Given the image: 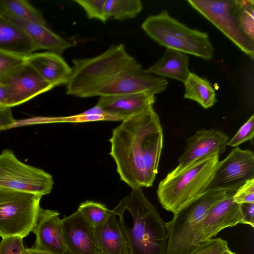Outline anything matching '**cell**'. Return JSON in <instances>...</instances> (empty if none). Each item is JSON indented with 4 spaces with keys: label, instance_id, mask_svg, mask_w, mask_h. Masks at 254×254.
<instances>
[{
    "label": "cell",
    "instance_id": "cell-26",
    "mask_svg": "<svg viewBox=\"0 0 254 254\" xmlns=\"http://www.w3.org/2000/svg\"><path fill=\"white\" fill-rule=\"evenodd\" d=\"M235 17L242 32L254 41V1L236 0Z\"/></svg>",
    "mask_w": 254,
    "mask_h": 254
},
{
    "label": "cell",
    "instance_id": "cell-30",
    "mask_svg": "<svg viewBox=\"0 0 254 254\" xmlns=\"http://www.w3.org/2000/svg\"><path fill=\"white\" fill-rule=\"evenodd\" d=\"M254 135V116L252 115L248 121L242 126L236 134L228 141L227 145L237 147L248 141L253 140Z\"/></svg>",
    "mask_w": 254,
    "mask_h": 254
},
{
    "label": "cell",
    "instance_id": "cell-3",
    "mask_svg": "<svg viewBox=\"0 0 254 254\" xmlns=\"http://www.w3.org/2000/svg\"><path fill=\"white\" fill-rule=\"evenodd\" d=\"M219 156L214 155L169 172L160 182L157 190L162 207L175 214L205 192Z\"/></svg>",
    "mask_w": 254,
    "mask_h": 254
},
{
    "label": "cell",
    "instance_id": "cell-23",
    "mask_svg": "<svg viewBox=\"0 0 254 254\" xmlns=\"http://www.w3.org/2000/svg\"><path fill=\"white\" fill-rule=\"evenodd\" d=\"M184 84L185 98L196 102L205 109L212 107L217 102L215 90L210 83L195 73L190 72Z\"/></svg>",
    "mask_w": 254,
    "mask_h": 254
},
{
    "label": "cell",
    "instance_id": "cell-21",
    "mask_svg": "<svg viewBox=\"0 0 254 254\" xmlns=\"http://www.w3.org/2000/svg\"><path fill=\"white\" fill-rule=\"evenodd\" d=\"M189 58L185 53L166 48L161 59L145 71L150 74L170 78L184 83L191 72Z\"/></svg>",
    "mask_w": 254,
    "mask_h": 254
},
{
    "label": "cell",
    "instance_id": "cell-38",
    "mask_svg": "<svg viewBox=\"0 0 254 254\" xmlns=\"http://www.w3.org/2000/svg\"><path fill=\"white\" fill-rule=\"evenodd\" d=\"M224 254H237L232 252L230 250H229L228 251H227Z\"/></svg>",
    "mask_w": 254,
    "mask_h": 254
},
{
    "label": "cell",
    "instance_id": "cell-12",
    "mask_svg": "<svg viewBox=\"0 0 254 254\" xmlns=\"http://www.w3.org/2000/svg\"><path fill=\"white\" fill-rule=\"evenodd\" d=\"M234 193L213 206L200 224L196 236V245L199 247L205 241L214 238L223 229L238 224L249 225L241 204L233 199Z\"/></svg>",
    "mask_w": 254,
    "mask_h": 254
},
{
    "label": "cell",
    "instance_id": "cell-27",
    "mask_svg": "<svg viewBox=\"0 0 254 254\" xmlns=\"http://www.w3.org/2000/svg\"><path fill=\"white\" fill-rule=\"evenodd\" d=\"M79 212L94 228L102 224L112 212L104 204L93 201H85L78 207Z\"/></svg>",
    "mask_w": 254,
    "mask_h": 254
},
{
    "label": "cell",
    "instance_id": "cell-31",
    "mask_svg": "<svg viewBox=\"0 0 254 254\" xmlns=\"http://www.w3.org/2000/svg\"><path fill=\"white\" fill-rule=\"evenodd\" d=\"M229 250L226 241L212 238L204 242L192 254H224Z\"/></svg>",
    "mask_w": 254,
    "mask_h": 254
},
{
    "label": "cell",
    "instance_id": "cell-18",
    "mask_svg": "<svg viewBox=\"0 0 254 254\" xmlns=\"http://www.w3.org/2000/svg\"><path fill=\"white\" fill-rule=\"evenodd\" d=\"M6 19L18 27L33 43L38 50H45L60 56L73 44L52 31L47 25L25 21L0 13Z\"/></svg>",
    "mask_w": 254,
    "mask_h": 254
},
{
    "label": "cell",
    "instance_id": "cell-4",
    "mask_svg": "<svg viewBox=\"0 0 254 254\" xmlns=\"http://www.w3.org/2000/svg\"><path fill=\"white\" fill-rule=\"evenodd\" d=\"M141 28L150 38L166 48L206 60L213 57L214 49L207 33L188 27L166 10L147 17Z\"/></svg>",
    "mask_w": 254,
    "mask_h": 254
},
{
    "label": "cell",
    "instance_id": "cell-13",
    "mask_svg": "<svg viewBox=\"0 0 254 254\" xmlns=\"http://www.w3.org/2000/svg\"><path fill=\"white\" fill-rule=\"evenodd\" d=\"M229 136L220 129H201L187 140L185 151L178 159L176 170L197 160L224 153Z\"/></svg>",
    "mask_w": 254,
    "mask_h": 254
},
{
    "label": "cell",
    "instance_id": "cell-6",
    "mask_svg": "<svg viewBox=\"0 0 254 254\" xmlns=\"http://www.w3.org/2000/svg\"><path fill=\"white\" fill-rule=\"evenodd\" d=\"M72 62L66 93L78 97L102 80L140 64L123 44L112 45L96 57L74 59Z\"/></svg>",
    "mask_w": 254,
    "mask_h": 254
},
{
    "label": "cell",
    "instance_id": "cell-2",
    "mask_svg": "<svg viewBox=\"0 0 254 254\" xmlns=\"http://www.w3.org/2000/svg\"><path fill=\"white\" fill-rule=\"evenodd\" d=\"M132 190L128 195L120 201L130 215L129 224L117 215L129 254H166V222L146 198L141 188Z\"/></svg>",
    "mask_w": 254,
    "mask_h": 254
},
{
    "label": "cell",
    "instance_id": "cell-28",
    "mask_svg": "<svg viewBox=\"0 0 254 254\" xmlns=\"http://www.w3.org/2000/svg\"><path fill=\"white\" fill-rule=\"evenodd\" d=\"M25 64V57L0 51V84H4Z\"/></svg>",
    "mask_w": 254,
    "mask_h": 254
},
{
    "label": "cell",
    "instance_id": "cell-20",
    "mask_svg": "<svg viewBox=\"0 0 254 254\" xmlns=\"http://www.w3.org/2000/svg\"><path fill=\"white\" fill-rule=\"evenodd\" d=\"M95 244L101 254H129L117 216L112 212L101 225L93 228Z\"/></svg>",
    "mask_w": 254,
    "mask_h": 254
},
{
    "label": "cell",
    "instance_id": "cell-7",
    "mask_svg": "<svg viewBox=\"0 0 254 254\" xmlns=\"http://www.w3.org/2000/svg\"><path fill=\"white\" fill-rule=\"evenodd\" d=\"M42 197L0 188V236L24 238L32 232L41 208Z\"/></svg>",
    "mask_w": 254,
    "mask_h": 254
},
{
    "label": "cell",
    "instance_id": "cell-22",
    "mask_svg": "<svg viewBox=\"0 0 254 254\" xmlns=\"http://www.w3.org/2000/svg\"><path fill=\"white\" fill-rule=\"evenodd\" d=\"M0 51L26 58L38 49L18 27L0 14Z\"/></svg>",
    "mask_w": 254,
    "mask_h": 254
},
{
    "label": "cell",
    "instance_id": "cell-24",
    "mask_svg": "<svg viewBox=\"0 0 254 254\" xmlns=\"http://www.w3.org/2000/svg\"><path fill=\"white\" fill-rule=\"evenodd\" d=\"M0 13L47 25L42 14L25 0H0Z\"/></svg>",
    "mask_w": 254,
    "mask_h": 254
},
{
    "label": "cell",
    "instance_id": "cell-29",
    "mask_svg": "<svg viewBox=\"0 0 254 254\" xmlns=\"http://www.w3.org/2000/svg\"><path fill=\"white\" fill-rule=\"evenodd\" d=\"M85 11L89 19H96L105 23L107 20L104 12L106 0H73Z\"/></svg>",
    "mask_w": 254,
    "mask_h": 254
},
{
    "label": "cell",
    "instance_id": "cell-16",
    "mask_svg": "<svg viewBox=\"0 0 254 254\" xmlns=\"http://www.w3.org/2000/svg\"><path fill=\"white\" fill-rule=\"evenodd\" d=\"M60 213L41 208L32 232L36 236L34 249L52 254H66Z\"/></svg>",
    "mask_w": 254,
    "mask_h": 254
},
{
    "label": "cell",
    "instance_id": "cell-32",
    "mask_svg": "<svg viewBox=\"0 0 254 254\" xmlns=\"http://www.w3.org/2000/svg\"><path fill=\"white\" fill-rule=\"evenodd\" d=\"M26 249L20 237L3 238L0 241V254H23Z\"/></svg>",
    "mask_w": 254,
    "mask_h": 254
},
{
    "label": "cell",
    "instance_id": "cell-35",
    "mask_svg": "<svg viewBox=\"0 0 254 254\" xmlns=\"http://www.w3.org/2000/svg\"><path fill=\"white\" fill-rule=\"evenodd\" d=\"M244 216L249 225L254 227V203L241 204Z\"/></svg>",
    "mask_w": 254,
    "mask_h": 254
},
{
    "label": "cell",
    "instance_id": "cell-25",
    "mask_svg": "<svg viewBox=\"0 0 254 254\" xmlns=\"http://www.w3.org/2000/svg\"><path fill=\"white\" fill-rule=\"evenodd\" d=\"M142 8L140 0H106L104 12L107 20L113 19L121 21L134 18Z\"/></svg>",
    "mask_w": 254,
    "mask_h": 254
},
{
    "label": "cell",
    "instance_id": "cell-34",
    "mask_svg": "<svg viewBox=\"0 0 254 254\" xmlns=\"http://www.w3.org/2000/svg\"><path fill=\"white\" fill-rule=\"evenodd\" d=\"M15 123L16 120L12 115L11 108L0 111V132Z\"/></svg>",
    "mask_w": 254,
    "mask_h": 254
},
{
    "label": "cell",
    "instance_id": "cell-19",
    "mask_svg": "<svg viewBox=\"0 0 254 254\" xmlns=\"http://www.w3.org/2000/svg\"><path fill=\"white\" fill-rule=\"evenodd\" d=\"M25 59L27 64L54 87L67 83L71 67L62 56L47 51L33 53Z\"/></svg>",
    "mask_w": 254,
    "mask_h": 254
},
{
    "label": "cell",
    "instance_id": "cell-11",
    "mask_svg": "<svg viewBox=\"0 0 254 254\" xmlns=\"http://www.w3.org/2000/svg\"><path fill=\"white\" fill-rule=\"evenodd\" d=\"M254 179V153L236 147L218 162L206 191L225 190L236 192L249 180Z\"/></svg>",
    "mask_w": 254,
    "mask_h": 254
},
{
    "label": "cell",
    "instance_id": "cell-37",
    "mask_svg": "<svg viewBox=\"0 0 254 254\" xmlns=\"http://www.w3.org/2000/svg\"><path fill=\"white\" fill-rule=\"evenodd\" d=\"M23 254H52L34 248L26 249Z\"/></svg>",
    "mask_w": 254,
    "mask_h": 254
},
{
    "label": "cell",
    "instance_id": "cell-14",
    "mask_svg": "<svg viewBox=\"0 0 254 254\" xmlns=\"http://www.w3.org/2000/svg\"><path fill=\"white\" fill-rule=\"evenodd\" d=\"M61 225L66 254H101L95 242L93 227L79 212L64 216Z\"/></svg>",
    "mask_w": 254,
    "mask_h": 254
},
{
    "label": "cell",
    "instance_id": "cell-5",
    "mask_svg": "<svg viewBox=\"0 0 254 254\" xmlns=\"http://www.w3.org/2000/svg\"><path fill=\"white\" fill-rule=\"evenodd\" d=\"M225 190L207 191L193 200L166 223V254H192L199 247L196 236L200 224L209 210L231 193Z\"/></svg>",
    "mask_w": 254,
    "mask_h": 254
},
{
    "label": "cell",
    "instance_id": "cell-8",
    "mask_svg": "<svg viewBox=\"0 0 254 254\" xmlns=\"http://www.w3.org/2000/svg\"><path fill=\"white\" fill-rule=\"evenodd\" d=\"M54 184L51 174L21 162L12 150L5 149L0 153V188L43 196L51 192Z\"/></svg>",
    "mask_w": 254,
    "mask_h": 254
},
{
    "label": "cell",
    "instance_id": "cell-9",
    "mask_svg": "<svg viewBox=\"0 0 254 254\" xmlns=\"http://www.w3.org/2000/svg\"><path fill=\"white\" fill-rule=\"evenodd\" d=\"M167 80L145 72L140 64L105 78L84 93L81 98L164 91Z\"/></svg>",
    "mask_w": 254,
    "mask_h": 254
},
{
    "label": "cell",
    "instance_id": "cell-10",
    "mask_svg": "<svg viewBox=\"0 0 254 254\" xmlns=\"http://www.w3.org/2000/svg\"><path fill=\"white\" fill-rule=\"evenodd\" d=\"M187 2L254 60V41L242 32L236 19V0H189Z\"/></svg>",
    "mask_w": 254,
    "mask_h": 254
},
{
    "label": "cell",
    "instance_id": "cell-36",
    "mask_svg": "<svg viewBox=\"0 0 254 254\" xmlns=\"http://www.w3.org/2000/svg\"><path fill=\"white\" fill-rule=\"evenodd\" d=\"M8 108H10L8 88L5 84H0V111Z\"/></svg>",
    "mask_w": 254,
    "mask_h": 254
},
{
    "label": "cell",
    "instance_id": "cell-15",
    "mask_svg": "<svg viewBox=\"0 0 254 254\" xmlns=\"http://www.w3.org/2000/svg\"><path fill=\"white\" fill-rule=\"evenodd\" d=\"M4 84L8 88L10 108L54 88L26 62Z\"/></svg>",
    "mask_w": 254,
    "mask_h": 254
},
{
    "label": "cell",
    "instance_id": "cell-1",
    "mask_svg": "<svg viewBox=\"0 0 254 254\" xmlns=\"http://www.w3.org/2000/svg\"><path fill=\"white\" fill-rule=\"evenodd\" d=\"M109 141L121 179L132 189L152 186L163 146V129L153 106L123 121Z\"/></svg>",
    "mask_w": 254,
    "mask_h": 254
},
{
    "label": "cell",
    "instance_id": "cell-17",
    "mask_svg": "<svg viewBox=\"0 0 254 254\" xmlns=\"http://www.w3.org/2000/svg\"><path fill=\"white\" fill-rule=\"evenodd\" d=\"M155 102V95L140 93L99 97L96 105L117 121L136 115Z\"/></svg>",
    "mask_w": 254,
    "mask_h": 254
},
{
    "label": "cell",
    "instance_id": "cell-33",
    "mask_svg": "<svg viewBox=\"0 0 254 254\" xmlns=\"http://www.w3.org/2000/svg\"><path fill=\"white\" fill-rule=\"evenodd\" d=\"M233 199L238 204L254 203V179L249 180L234 194Z\"/></svg>",
    "mask_w": 254,
    "mask_h": 254
}]
</instances>
